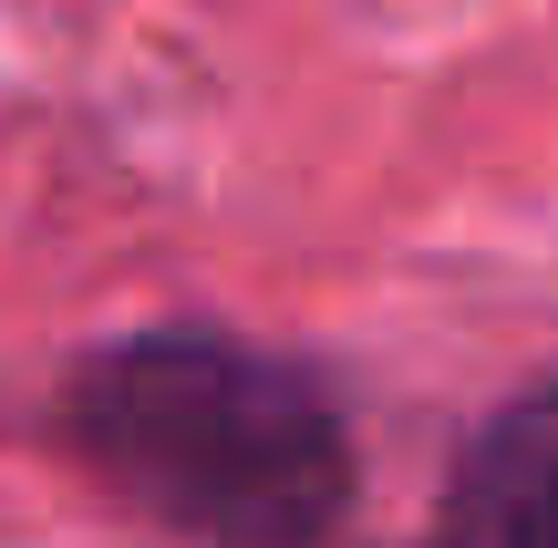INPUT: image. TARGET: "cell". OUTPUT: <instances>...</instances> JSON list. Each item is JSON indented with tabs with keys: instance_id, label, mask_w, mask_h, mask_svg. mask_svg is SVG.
<instances>
[{
	"instance_id": "6da1fadb",
	"label": "cell",
	"mask_w": 558,
	"mask_h": 548,
	"mask_svg": "<svg viewBox=\"0 0 558 548\" xmlns=\"http://www.w3.org/2000/svg\"><path fill=\"white\" fill-rule=\"evenodd\" d=\"M52 435L94 487L197 548H331L362 497L341 383L218 321L94 342L52 393Z\"/></svg>"
},
{
	"instance_id": "7a4b0ae2",
	"label": "cell",
	"mask_w": 558,
	"mask_h": 548,
	"mask_svg": "<svg viewBox=\"0 0 558 548\" xmlns=\"http://www.w3.org/2000/svg\"><path fill=\"white\" fill-rule=\"evenodd\" d=\"M424 548H558V383H527L445 466Z\"/></svg>"
}]
</instances>
